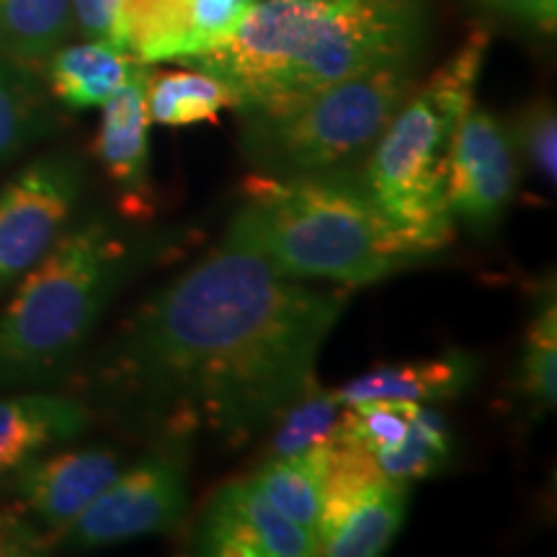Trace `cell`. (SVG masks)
<instances>
[{"instance_id": "6da1fadb", "label": "cell", "mask_w": 557, "mask_h": 557, "mask_svg": "<svg viewBox=\"0 0 557 557\" xmlns=\"http://www.w3.org/2000/svg\"><path fill=\"white\" fill-rule=\"evenodd\" d=\"M344 308V292L312 289L220 243L124 320L90 393L139 434L243 447L318 385Z\"/></svg>"}, {"instance_id": "7a4b0ae2", "label": "cell", "mask_w": 557, "mask_h": 557, "mask_svg": "<svg viewBox=\"0 0 557 557\" xmlns=\"http://www.w3.org/2000/svg\"><path fill=\"white\" fill-rule=\"evenodd\" d=\"M426 0H256L222 45L184 58L235 94V111L274 109L389 65L423 62Z\"/></svg>"}, {"instance_id": "3957f363", "label": "cell", "mask_w": 557, "mask_h": 557, "mask_svg": "<svg viewBox=\"0 0 557 557\" xmlns=\"http://www.w3.org/2000/svg\"><path fill=\"white\" fill-rule=\"evenodd\" d=\"M181 240L176 230H137L109 214L67 227L0 312V393L60 380L124 287Z\"/></svg>"}, {"instance_id": "277c9868", "label": "cell", "mask_w": 557, "mask_h": 557, "mask_svg": "<svg viewBox=\"0 0 557 557\" xmlns=\"http://www.w3.org/2000/svg\"><path fill=\"white\" fill-rule=\"evenodd\" d=\"M222 243L250 250L289 278H325L364 287L436 256L382 212L351 176H263L243 184V199Z\"/></svg>"}, {"instance_id": "5b68a950", "label": "cell", "mask_w": 557, "mask_h": 557, "mask_svg": "<svg viewBox=\"0 0 557 557\" xmlns=\"http://www.w3.org/2000/svg\"><path fill=\"white\" fill-rule=\"evenodd\" d=\"M487 45L491 34L475 26L442 67L418 83L361 165L369 197L436 253L455 235L447 197L451 145L475 101Z\"/></svg>"}, {"instance_id": "8992f818", "label": "cell", "mask_w": 557, "mask_h": 557, "mask_svg": "<svg viewBox=\"0 0 557 557\" xmlns=\"http://www.w3.org/2000/svg\"><path fill=\"white\" fill-rule=\"evenodd\" d=\"M418 70H369L284 107L240 111V152L263 176H354L413 94Z\"/></svg>"}, {"instance_id": "52a82bcc", "label": "cell", "mask_w": 557, "mask_h": 557, "mask_svg": "<svg viewBox=\"0 0 557 557\" xmlns=\"http://www.w3.org/2000/svg\"><path fill=\"white\" fill-rule=\"evenodd\" d=\"M191 447L189 438H156V447L111 480L58 545L96 549L178 527L189 511Z\"/></svg>"}, {"instance_id": "ba28073f", "label": "cell", "mask_w": 557, "mask_h": 557, "mask_svg": "<svg viewBox=\"0 0 557 557\" xmlns=\"http://www.w3.org/2000/svg\"><path fill=\"white\" fill-rule=\"evenodd\" d=\"M86 189L75 152L32 160L0 186V295L24 278L67 233Z\"/></svg>"}, {"instance_id": "9c48e42d", "label": "cell", "mask_w": 557, "mask_h": 557, "mask_svg": "<svg viewBox=\"0 0 557 557\" xmlns=\"http://www.w3.org/2000/svg\"><path fill=\"white\" fill-rule=\"evenodd\" d=\"M406 504L408 485L382 475L367 451L336 436L329 449L323 508L318 521L320 555H382L398 537Z\"/></svg>"}, {"instance_id": "30bf717a", "label": "cell", "mask_w": 557, "mask_h": 557, "mask_svg": "<svg viewBox=\"0 0 557 557\" xmlns=\"http://www.w3.org/2000/svg\"><path fill=\"white\" fill-rule=\"evenodd\" d=\"M519 184V158L511 135L491 111L470 103L459 120L449 165V214L455 222L491 238Z\"/></svg>"}, {"instance_id": "8fae6325", "label": "cell", "mask_w": 557, "mask_h": 557, "mask_svg": "<svg viewBox=\"0 0 557 557\" xmlns=\"http://www.w3.org/2000/svg\"><path fill=\"white\" fill-rule=\"evenodd\" d=\"M194 553L209 557H312L318 540L292 524L250 478L218 487L201 513Z\"/></svg>"}, {"instance_id": "7c38bea8", "label": "cell", "mask_w": 557, "mask_h": 557, "mask_svg": "<svg viewBox=\"0 0 557 557\" xmlns=\"http://www.w3.org/2000/svg\"><path fill=\"white\" fill-rule=\"evenodd\" d=\"M122 472V457L111 447H86L39 455L3 478L9 493L54 540L81 517L94 498Z\"/></svg>"}, {"instance_id": "4fadbf2b", "label": "cell", "mask_w": 557, "mask_h": 557, "mask_svg": "<svg viewBox=\"0 0 557 557\" xmlns=\"http://www.w3.org/2000/svg\"><path fill=\"white\" fill-rule=\"evenodd\" d=\"M150 70L145 67L137 78L116 90L103 103L101 127L96 135L94 152L120 189V207L127 220H150L156 212V197L150 184V116L145 107V86Z\"/></svg>"}, {"instance_id": "5bb4252c", "label": "cell", "mask_w": 557, "mask_h": 557, "mask_svg": "<svg viewBox=\"0 0 557 557\" xmlns=\"http://www.w3.org/2000/svg\"><path fill=\"white\" fill-rule=\"evenodd\" d=\"M90 423V408L73 395L29 389L0 398V480L29 459L81 438Z\"/></svg>"}, {"instance_id": "9a60e30c", "label": "cell", "mask_w": 557, "mask_h": 557, "mask_svg": "<svg viewBox=\"0 0 557 557\" xmlns=\"http://www.w3.org/2000/svg\"><path fill=\"white\" fill-rule=\"evenodd\" d=\"M480 359L470 351H447L436 359L413 364L372 369L361 377L333 389L341 406L369 400L444 403L455 400L478 380Z\"/></svg>"}, {"instance_id": "2e32d148", "label": "cell", "mask_w": 557, "mask_h": 557, "mask_svg": "<svg viewBox=\"0 0 557 557\" xmlns=\"http://www.w3.org/2000/svg\"><path fill=\"white\" fill-rule=\"evenodd\" d=\"M45 67L52 99L70 111H83L103 107L148 65H139L109 41L88 39L73 47L62 45L45 60Z\"/></svg>"}, {"instance_id": "e0dca14e", "label": "cell", "mask_w": 557, "mask_h": 557, "mask_svg": "<svg viewBox=\"0 0 557 557\" xmlns=\"http://www.w3.org/2000/svg\"><path fill=\"white\" fill-rule=\"evenodd\" d=\"M111 45L139 65L191 54V0H122Z\"/></svg>"}, {"instance_id": "ac0fdd59", "label": "cell", "mask_w": 557, "mask_h": 557, "mask_svg": "<svg viewBox=\"0 0 557 557\" xmlns=\"http://www.w3.org/2000/svg\"><path fill=\"white\" fill-rule=\"evenodd\" d=\"M52 101L32 65L0 54V169L54 129Z\"/></svg>"}, {"instance_id": "d6986e66", "label": "cell", "mask_w": 557, "mask_h": 557, "mask_svg": "<svg viewBox=\"0 0 557 557\" xmlns=\"http://www.w3.org/2000/svg\"><path fill=\"white\" fill-rule=\"evenodd\" d=\"M331 444L305 455L263 459L261 468L250 475V483L259 487L276 511H282L292 524L302 527L315 540Z\"/></svg>"}, {"instance_id": "ffe728a7", "label": "cell", "mask_w": 557, "mask_h": 557, "mask_svg": "<svg viewBox=\"0 0 557 557\" xmlns=\"http://www.w3.org/2000/svg\"><path fill=\"white\" fill-rule=\"evenodd\" d=\"M150 122L163 127H189L218 122L220 111L235 109V94L225 83L201 70H165L150 73L145 86Z\"/></svg>"}, {"instance_id": "44dd1931", "label": "cell", "mask_w": 557, "mask_h": 557, "mask_svg": "<svg viewBox=\"0 0 557 557\" xmlns=\"http://www.w3.org/2000/svg\"><path fill=\"white\" fill-rule=\"evenodd\" d=\"M75 32L70 0H0V54L45 62Z\"/></svg>"}, {"instance_id": "7402d4cb", "label": "cell", "mask_w": 557, "mask_h": 557, "mask_svg": "<svg viewBox=\"0 0 557 557\" xmlns=\"http://www.w3.org/2000/svg\"><path fill=\"white\" fill-rule=\"evenodd\" d=\"M451 455V431L447 418L429 403H416L406 436L395 447L372 457L382 475L400 485L436 475Z\"/></svg>"}, {"instance_id": "603a6c76", "label": "cell", "mask_w": 557, "mask_h": 557, "mask_svg": "<svg viewBox=\"0 0 557 557\" xmlns=\"http://www.w3.org/2000/svg\"><path fill=\"white\" fill-rule=\"evenodd\" d=\"M517 389L534 413H553L557 403V302L555 287L537 297L521 348Z\"/></svg>"}, {"instance_id": "cb8c5ba5", "label": "cell", "mask_w": 557, "mask_h": 557, "mask_svg": "<svg viewBox=\"0 0 557 557\" xmlns=\"http://www.w3.org/2000/svg\"><path fill=\"white\" fill-rule=\"evenodd\" d=\"M341 403L329 389L318 385L302 395L297 403L276 418V431L271 434L267 459L295 457L305 451L329 447L336 438V429L341 421Z\"/></svg>"}, {"instance_id": "d4e9b609", "label": "cell", "mask_w": 557, "mask_h": 557, "mask_svg": "<svg viewBox=\"0 0 557 557\" xmlns=\"http://www.w3.org/2000/svg\"><path fill=\"white\" fill-rule=\"evenodd\" d=\"M511 135L517 158L537 176L542 184L555 189L557 181V114L555 103L540 96L521 111L513 122Z\"/></svg>"}, {"instance_id": "484cf974", "label": "cell", "mask_w": 557, "mask_h": 557, "mask_svg": "<svg viewBox=\"0 0 557 557\" xmlns=\"http://www.w3.org/2000/svg\"><path fill=\"white\" fill-rule=\"evenodd\" d=\"M253 5L256 0H191V54L222 45Z\"/></svg>"}, {"instance_id": "4316f807", "label": "cell", "mask_w": 557, "mask_h": 557, "mask_svg": "<svg viewBox=\"0 0 557 557\" xmlns=\"http://www.w3.org/2000/svg\"><path fill=\"white\" fill-rule=\"evenodd\" d=\"M54 540L24 508L0 506V557L47 555Z\"/></svg>"}, {"instance_id": "83f0119b", "label": "cell", "mask_w": 557, "mask_h": 557, "mask_svg": "<svg viewBox=\"0 0 557 557\" xmlns=\"http://www.w3.org/2000/svg\"><path fill=\"white\" fill-rule=\"evenodd\" d=\"M491 16L511 21L521 29L537 34H555L557 0H470Z\"/></svg>"}, {"instance_id": "f1b7e54d", "label": "cell", "mask_w": 557, "mask_h": 557, "mask_svg": "<svg viewBox=\"0 0 557 557\" xmlns=\"http://www.w3.org/2000/svg\"><path fill=\"white\" fill-rule=\"evenodd\" d=\"M120 5L122 0H70L75 29L86 39L109 41L111 45Z\"/></svg>"}]
</instances>
